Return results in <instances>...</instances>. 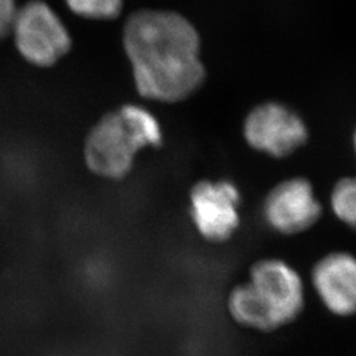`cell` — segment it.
<instances>
[{
  "mask_svg": "<svg viewBox=\"0 0 356 356\" xmlns=\"http://www.w3.org/2000/svg\"><path fill=\"white\" fill-rule=\"evenodd\" d=\"M243 136L254 151L284 159L305 145L309 129L304 119L288 106L266 102L245 116Z\"/></svg>",
  "mask_w": 356,
  "mask_h": 356,
  "instance_id": "5",
  "label": "cell"
},
{
  "mask_svg": "<svg viewBox=\"0 0 356 356\" xmlns=\"http://www.w3.org/2000/svg\"><path fill=\"white\" fill-rule=\"evenodd\" d=\"M330 206L335 216L351 229L356 220V184L351 177L341 178L332 188Z\"/></svg>",
  "mask_w": 356,
  "mask_h": 356,
  "instance_id": "9",
  "label": "cell"
},
{
  "mask_svg": "<svg viewBox=\"0 0 356 356\" xmlns=\"http://www.w3.org/2000/svg\"><path fill=\"white\" fill-rule=\"evenodd\" d=\"M17 51L31 64L48 67L70 51L72 40L60 17L40 0L17 10L13 28Z\"/></svg>",
  "mask_w": 356,
  "mask_h": 356,
  "instance_id": "4",
  "label": "cell"
},
{
  "mask_svg": "<svg viewBox=\"0 0 356 356\" xmlns=\"http://www.w3.org/2000/svg\"><path fill=\"white\" fill-rule=\"evenodd\" d=\"M322 214L313 185L302 177L289 178L269 191L263 216L270 229L284 235H297L312 229Z\"/></svg>",
  "mask_w": 356,
  "mask_h": 356,
  "instance_id": "7",
  "label": "cell"
},
{
  "mask_svg": "<svg viewBox=\"0 0 356 356\" xmlns=\"http://www.w3.org/2000/svg\"><path fill=\"white\" fill-rule=\"evenodd\" d=\"M305 306L304 284L294 268L279 259H264L250 269V280L227 300L229 316L256 331H275L300 317Z\"/></svg>",
  "mask_w": 356,
  "mask_h": 356,
  "instance_id": "2",
  "label": "cell"
},
{
  "mask_svg": "<svg viewBox=\"0 0 356 356\" xmlns=\"http://www.w3.org/2000/svg\"><path fill=\"white\" fill-rule=\"evenodd\" d=\"M163 144V129L154 115L138 104H126L102 116L85 141L83 159L90 170L119 181L131 173L141 149Z\"/></svg>",
  "mask_w": 356,
  "mask_h": 356,
  "instance_id": "3",
  "label": "cell"
},
{
  "mask_svg": "<svg viewBox=\"0 0 356 356\" xmlns=\"http://www.w3.org/2000/svg\"><path fill=\"white\" fill-rule=\"evenodd\" d=\"M312 282L326 309L348 317L356 309V263L353 254L332 252L319 259L312 270Z\"/></svg>",
  "mask_w": 356,
  "mask_h": 356,
  "instance_id": "8",
  "label": "cell"
},
{
  "mask_svg": "<svg viewBox=\"0 0 356 356\" xmlns=\"http://www.w3.org/2000/svg\"><path fill=\"white\" fill-rule=\"evenodd\" d=\"M73 13L89 19H115L123 7V0H66Z\"/></svg>",
  "mask_w": 356,
  "mask_h": 356,
  "instance_id": "10",
  "label": "cell"
},
{
  "mask_svg": "<svg viewBox=\"0 0 356 356\" xmlns=\"http://www.w3.org/2000/svg\"><path fill=\"white\" fill-rule=\"evenodd\" d=\"M191 216L206 241H229L241 225V193L229 181H200L191 191Z\"/></svg>",
  "mask_w": 356,
  "mask_h": 356,
  "instance_id": "6",
  "label": "cell"
},
{
  "mask_svg": "<svg viewBox=\"0 0 356 356\" xmlns=\"http://www.w3.org/2000/svg\"><path fill=\"white\" fill-rule=\"evenodd\" d=\"M16 15L15 0H0V40L13 32Z\"/></svg>",
  "mask_w": 356,
  "mask_h": 356,
  "instance_id": "11",
  "label": "cell"
},
{
  "mask_svg": "<svg viewBox=\"0 0 356 356\" xmlns=\"http://www.w3.org/2000/svg\"><path fill=\"white\" fill-rule=\"evenodd\" d=\"M123 44L143 98L181 102L204 83L200 36L178 13L143 10L131 15Z\"/></svg>",
  "mask_w": 356,
  "mask_h": 356,
  "instance_id": "1",
  "label": "cell"
}]
</instances>
